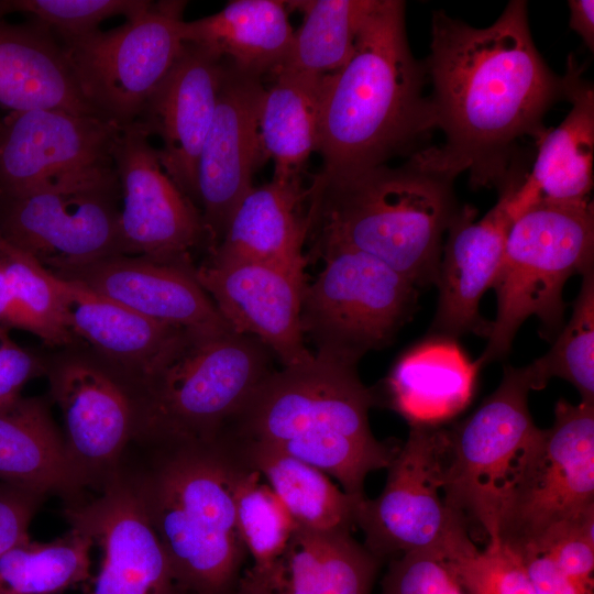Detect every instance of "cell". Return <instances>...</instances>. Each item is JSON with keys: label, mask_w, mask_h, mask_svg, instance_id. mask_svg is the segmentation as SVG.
Returning a JSON list of instances; mask_svg holds the SVG:
<instances>
[{"label": "cell", "mask_w": 594, "mask_h": 594, "mask_svg": "<svg viewBox=\"0 0 594 594\" xmlns=\"http://www.w3.org/2000/svg\"><path fill=\"white\" fill-rule=\"evenodd\" d=\"M194 273L227 323L260 340L283 366L312 355L300 322L305 270L210 253Z\"/></svg>", "instance_id": "obj_18"}, {"label": "cell", "mask_w": 594, "mask_h": 594, "mask_svg": "<svg viewBox=\"0 0 594 594\" xmlns=\"http://www.w3.org/2000/svg\"><path fill=\"white\" fill-rule=\"evenodd\" d=\"M525 174L518 165L512 166L498 188L497 202L481 219L476 220L477 210L469 205L453 216L442 245L431 336L457 339L473 333L488 338L492 321L481 316L480 301L493 286L509 229L520 213L515 193Z\"/></svg>", "instance_id": "obj_17"}, {"label": "cell", "mask_w": 594, "mask_h": 594, "mask_svg": "<svg viewBox=\"0 0 594 594\" xmlns=\"http://www.w3.org/2000/svg\"><path fill=\"white\" fill-rule=\"evenodd\" d=\"M227 62L183 43L174 64L145 102L135 122L162 142L161 163L196 204L199 154L212 122Z\"/></svg>", "instance_id": "obj_21"}, {"label": "cell", "mask_w": 594, "mask_h": 594, "mask_svg": "<svg viewBox=\"0 0 594 594\" xmlns=\"http://www.w3.org/2000/svg\"><path fill=\"white\" fill-rule=\"evenodd\" d=\"M306 202L314 253L361 251L417 288L436 285L443 234L460 208L451 180L411 161L336 177L316 174Z\"/></svg>", "instance_id": "obj_5"}, {"label": "cell", "mask_w": 594, "mask_h": 594, "mask_svg": "<svg viewBox=\"0 0 594 594\" xmlns=\"http://www.w3.org/2000/svg\"><path fill=\"white\" fill-rule=\"evenodd\" d=\"M46 374L63 416L69 460L87 490L99 494L135 439V402L101 362L70 356L48 366Z\"/></svg>", "instance_id": "obj_16"}, {"label": "cell", "mask_w": 594, "mask_h": 594, "mask_svg": "<svg viewBox=\"0 0 594 594\" xmlns=\"http://www.w3.org/2000/svg\"><path fill=\"white\" fill-rule=\"evenodd\" d=\"M0 481L58 496L65 506L88 498L44 398L0 405Z\"/></svg>", "instance_id": "obj_27"}, {"label": "cell", "mask_w": 594, "mask_h": 594, "mask_svg": "<svg viewBox=\"0 0 594 594\" xmlns=\"http://www.w3.org/2000/svg\"><path fill=\"white\" fill-rule=\"evenodd\" d=\"M120 131L95 116L48 109L9 112L0 127V196L114 168Z\"/></svg>", "instance_id": "obj_15"}, {"label": "cell", "mask_w": 594, "mask_h": 594, "mask_svg": "<svg viewBox=\"0 0 594 594\" xmlns=\"http://www.w3.org/2000/svg\"><path fill=\"white\" fill-rule=\"evenodd\" d=\"M518 557L536 594H594V586L563 573L547 553L530 552Z\"/></svg>", "instance_id": "obj_44"}, {"label": "cell", "mask_w": 594, "mask_h": 594, "mask_svg": "<svg viewBox=\"0 0 594 594\" xmlns=\"http://www.w3.org/2000/svg\"><path fill=\"white\" fill-rule=\"evenodd\" d=\"M274 84L264 90L258 134L264 156L274 162V179L301 178L309 156L317 148L319 94L322 78L277 70Z\"/></svg>", "instance_id": "obj_32"}, {"label": "cell", "mask_w": 594, "mask_h": 594, "mask_svg": "<svg viewBox=\"0 0 594 594\" xmlns=\"http://www.w3.org/2000/svg\"><path fill=\"white\" fill-rule=\"evenodd\" d=\"M4 242V240L0 237V245Z\"/></svg>", "instance_id": "obj_46"}, {"label": "cell", "mask_w": 594, "mask_h": 594, "mask_svg": "<svg viewBox=\"0 0 594 594\" xmlns=\"http://www.w3.org/2000/svg\"><path fill=\"white\" fill-rule=\"evenodd\" d=\"M185 2H151L117 28L58 40L97 114L120 128L138 120L183 46Z\"/></svg>", "instance_id": "obj_12"}, {"label": "cell", "mask_w": 594, "mask_h": 594, "mask_svg": "<svg viewBox=\"0 0 594 594\" xmlns=\"http://www.w3.org/2000/svg\"><path fill=\"white\" fill-rule=\"evenodd\" d=\"M9 331L0 326V405L21 396L24 385L47 370L34 353L13 341Z\"/></svg>", "instance_id": "obj_43"}, {"label": "cell", "mask_w": 594, "mask_h": 594, "mask_svg": "<svg viewBox=\"0 0 594 594\" xmlns=\"http://www.w3.org/2000/svg\"><path fill=\"white\" fill-rule=\"evenodd\" d=\"M243 466L217 435L133 441L119 471L173 568L183 594H235L249 558L234 493Z\"/></svg>", "instance_id": "obj_2"}, {"label": "cell", "mask_w": 594, "mask_h": 594, "mask_svg": "<svg viewBox=\"0 0 594 594\" xmlns=\"http://www.w3.org/2000/svg\"><path fill=\"white\" fill-rule=\"evenodd\" d=\"M377 404V392L362 383L356 365L312 353L270 372L219 435L289 454L364 498L366 476L387 469L400 447L372 433L369 413Z\"/></svg>", "instance_id": "obj_4"}, {"label": "cell", "mask_w": 594, "mask_h": 594, "mask_svg": "<svg viewBox=\"0 0 594 594\" xmlns=\"http://www.w3.org/2000/svg\"><path fill=\"white\" fill-rule=\"evenodd\" d=\"M307 188L301 178L272 179L252 187L232 212L210 253L305 270Z\"/></svg>", "instance_id": "obj_29"}, {"label": "cell", "mask_w": 594, "mask_h": 594, "mask_svg": "<svg viewBox=\"0 0 594 594\" xmlns=\"http://www.w3.org/2000/svg\"><path fill=\"white\" fill-rule=\"evenodd\" d=\"M264 90L262 77L240 72L227 62L197 165L196 202L209 251L218 245L235 207L253 187L254 170L264 156L258 134Z\"/></svg>", "instance_id": "obj_20"}, {"label": "cell", "mask_w": 594, "mask_h": 594, "mask_svg": "<svg viewBox=\"0 0 594 594\" xmlns=\"http://www.w3.org/2000/svg\"><path fill=\"white\" fill-rule=\"evenodd\" d=\"M152 1L144 0H9L0 1V18L21 13L29 21L50 30L57 40L85 35L98 30L105 20L118 15L132 19Z\"/></svg>", "instance_id": "obj_38"}, {"label": "cell", "mask_w": 594, "mask_h": 594, "mask_svg": "<svg viewBox=\"0 0 594 594\" xmlns=\"http://www.w3.org/2000/svg\"><path fill=\"white\" fill-rule=\"evenodd\" d=\"M70 528L102 549L99 572L85 594H183L166 552L141 503L118 470L91 499L65 506Z\"/></svg>", "instance_id": "obj_19"}, {"label": "cell", "mask_w": 594, "mask_h": 594, "mask_svg": "<svg viewBox=\"0 0 594 594\" xmlns=\"http://www.w3.org/2000/svg\"><path fill=\"white\" fill-rule=\"evenodd\" d=\"M530 391L524 367L505 365L498 387L448 429L444 498L487 544L495 541L502 510L543 430L529 411Z\"/></svg>", "instance_id": "obj_8"}, {"label": "cell", "mask_w": 594, "mask_h": 594, "mask_svg": "<svg viewBox=\"0 0 594 594\" xmlns=\"http://www.w3.org/2000/svg\"><path fill=\"white\" fill-rule=\"evenodd\" d=\"M94 544L76 528L50 542L19 541L0 556V594H63L87 583Z\"/></svg>", "instance_id": "obj_35"}, {"label": "cell", "mask_w": 594, "mask_h": 594, "mask_svg": "<svg viewBox=\"0 0 594 594\" xmlns=\"http://www.w3.org/2000/svg\"><path fill=\"white\" fill-rule=\"evenodd\" d=\"M113 162L122 199L120 254L190 261L191 250L208 243L201 212L165 172L140 123L121 128Z\"/></svg>", "instance_id": "obj_14"}, {"label": "cell", "mask_w": 594, "mask_h": 594, "mask_svg": "<svg viewBox=\"0 0 594 594\" xmlns=\"http://www.w3.org/2000/svg\"><path fill=\"white\" fill-rule=\"evenodd\" d=\"M374 3L375 0L286 1L287 7L302 14V23L295 31L288 56L277 70L312 78H323L339 70L351 58Z\"/></svg>", "instance_id": "obj_34"}, {"label": "cell", "mask_w": 594, "mask_h": 594, "mask_svg": "<svg viewBox=\"0 0 594 594\" xmlns=\"http://www.w3.org/2000/svg\"><path fill=\"white\" fill-rule=\"evenodd\" d=\"M116 168L0 196V237L54 274L119 255Z\"/></svg>", "instance_id": "obj_13"}, {"label": "cell", "mask_w": 594, "mask_h": 594, "mask_svg": "<svg viewBox=\"0 0 594 594\" xmlns=\"http://www.w3.org/2000/svg\"><path fill=\"white\" fill-rule=\"evenodd\" d=\"M286 8V1L233 0L211 15L184 21L183 42L210 51L240 72L274 74L295 33Z\"/></svg>", "instance_id": "obj_30"}, {"label": "cell", "mask_w": 594, "mask_h": 594, "mask_svg": "<svg viewBox=\"0 0 594 594\" xmlns=\"http://www.w3.org/2000/svg\"><path fill=\"white\" fill-rule=\"evenodd\" d=\"M542 356L524 366L532 391L553 377L573 385L581 402L594 404V267L582 274L572 315Z\"/></svg>", "instance_id": "obj_36"}, {"label": "cell", "mask_w": 594, "mask_h": 594, "mask_svg": "<svg viewBox=\"0 0 594 594\" xmlns=\"http://www.w3.org/2000/svg\"><path fill=\"white\" fill-rule=\"evenodd\" d=\"M234 502L238 529L251 565L267 564L283 552L293 537L297 528L293 517L263 477L244 463L237 481Z\"/></svg>", "instance_id": "obj_37"}, {"label": "cell", "mask_w": 594, "mask_h": 594, "mask_svg": "<svg viewBox=\"0 0 594 594\" xmlns=\"http://www.w3.org/2000/svg\"><path fill=\"white\" fill-rule=\"evenodd\" d=\"M424 65L444 142L415 152L409 161L451 182L468 172L473 189H498L514 165L517 140L538 141L547 131L546 113L565 99L563 78L534 43L522 0L510 1L487 28L435 11Z\"/></svg>", "instance_id": "obj_1"}, {"label": "cell", "mask_w": 594, "mask_h": 594, "mask_svg": "<svg viewBox=\"0 0 594 594\" xmlns=\"http://www.w3.org/2000/svg\"><path fill=\"white\" fill-rule=\"evenodd\" d=\"M56 277L74 337L103 356L101 363L133 397L182 330L151 320L77 282Z\"/></svg>", "instance_id": "obj_24"}, {"label": "cell", "mask_w": 594, "mask_h": 594, "mask_svg": "<svg viewBox=\"0 0 594 594\" xmlns=\"http://www.w3.org/2000/svg\"><path fill=\"white\" fill-rule=\"evenodd\" d=\"M255 470L285 505L296 526L317 532L351 531L360 503L321 470L268 446L218 435Z\"/></svg>", "instance_id": "obj_31"}, {"label": "cell", "mask_w": 594, "mask_h": 594, "mask_svg": "<svg viewBox=\"0 0 594 594\" xmlns=\"http://www.w3.org/2000/svg\"><path fill=\"white\" fill-rule=\"evenodd\" d=\"M323 267L302 295L300 322L314 354L356 365L387 345L417 305L418 288L382 261L350 248L319 253Z\"/></svg>", "instance_id": "obj_10"}, {"label": "cell", "mask_w": 594, "mask_h": 594, "mask_svg": "<svg viewBox=\"0 0 594 594\" xmlns=\"http://www.w3.org/2000/svg\"><path fill=\"white\" fill-rule=\"evenodd\" d=\"M594 512V404L561 398L502 510L495 541L520 556L540 552Z\"/></svg>", "instance_id": "obj_11"}, {"label": "cell", "mask_w": 594, "mask_h": 594, "mask_svg": "<svg viewBox=\"0 0 594 594\" xmlns=\"http://www.w3.org/2000/svg\"><path fill=\"white\" fill-rule=\"evenodd\" d=\"M582 65L569 56L564 82L565 99L572 106L563 121L538 140L531 172L519 191L530 204L539 200L585 201L593 188L594 90L582 77Z\"/></svg>", "instance_id": "obj_28"}, {"label": "cell", "mask_w": 594, "mask_h": 594, "mask_svg": "<svg viewBox=\"0 0 594 594\" xmlns=\"http://www.w3.org/2000/svg\"><path fill=\"white\" fill-rule=\"evenodd\" d=\"M480 370L455 339L431 336L395 362L381 403L409 426H441L469 406Z\"/></svg>", "instance_id": "obj_25"}, {"label": "cell", "mask_w": 594, "mask_h": 594, "mask_svg": "<svg viewBox=\"0 0 594 594\" xmlns=\"http://www.w3.org/2000/svg\"><path fill=\"white\" fill-rule=\"evenodd\" d=\"M272 354L260 340L232 328L182 330L133 396V441L216 437L273 371Z\"/></svg>", "instance_id": "obj_6"}, {"label": "cell", "mask_w": 594, "mask_h": 594, "mask_svg": "<svg viewBox=\"0 0 594 594\" xmlns=\"http://www.w3.org/2000/svg\"><path fill=\"white\" fill-rule=\"evenodd\" d=\"M0 326L28 331L52 346L76 339L56 275L7 241L0 245Z\"/></svg>", "instance_id": "obj_33"}, {"label": "cell", "mask_w": 594, "mask_h": 594, "mask_svg": "<svg viewBox=\"0 0 594 594\" xmlns=\"http://www.w3.org/2000/svg\"><path fill=\"white\" fill-rule=\"evenodd\" d=\"M424 62L409 48L405 2L375 0L348 63L322 78L317 175L336 177L386 164L436 128L424 95Z\"/></svg>", "instance_id": "obj_3"}, {"label": "cell", "mask_w": 594, "mask_h": 594, "mask_svg": "<svg viewBox=\"0 0 594 594\" xmlns=\"http://www.w3.org/2000/svg\"><path fill=\"white\" fill-rule=\"evenodd\" d=\"M447 563L468 594H536L520 558L503 546Z\"/></svg>", "instance_id": "obj_39"}, {"label": "cell", "mask_w": 594, "mask_h": 594, "mask_svg": "<svg viewBox=\"0 0 594 594\" xmlns=\"http://www.w3.org/2000/svg\"><path fill=\"white\" fill-rule=\"evenodd\" d=\"M1 121H2V118H0V127H1Z\"/></svg>", "instance_id": "obj_47"}, {"label": "cell", "mask_w": 594, "mask_h": 594, "mask_svg": "<svg viewBox=\"0 0 594 594\" xmlns=\"http://www.w3.org/2000/svg\"><path fill=\"white\" fill-rule=\"evenodd\" d=\"M380 594H468L447 561L427 552L389 560Z\"/></svg>", "instance_id": "obj_40"}, {"label": "cell", "mask_w": 594, "mask_h": 594, "mask_svg": "<svg viewBox=\"0 0 594 594\" xmlns=\"http://www.w3.org/2000/svg\"><path fill=\"white\" fill-rule=\"evenodd\" d=\"M570 28L583 40L588 50L594 48V1L570 0Z\"/></svg>", "instance_id": "obj_45"}, {"label": "cell", "mask_w": 594, "mask_h": 594, "mask_svg": "<svg viewBox=\"0 0 594 594\" xmlns=\"http://www.w3.org/2000/svg\"><path fill=\"white\" fill-rule=\"evenodd\" d=\"M47 495L0 481V556L29 537V526Z\"/></svg>", "instance_id": "obj_42"}, {"label": "cell", "mask_w": 594, "mask_h": 594, "mask_svg": "<svg viewBox=\"0 0 594 594\" xmlns=\"http://www.w3.org/2000/svg\"><path fill=\"white\" fill-rule=\"evenodd\" d=\"M381 564L351 531L297 527L277 558L246 566L235 594H371Z\"/></svg>", "instance_id": "obj_23"}, {"label": "cell", "mask_w": 594, "mask_h": 594, "mask_svg": "<svg viewBox=\"0 0 594 594\" xmlns=\"http://www.w3.org/2000/svg\"><path fill=\"white\" fill-rule=\"evenodd\" d=\"M447 448L448 429L410 426L382 493L360 503L356 526L364 547L380 561L427 552L451 562L480 552L465 520L444 498Z\"/></svg>", "instance_id": "obj_9"}, {"label": "cell", "mask_w": 594, "mask_h": 594, "mask_svg": "<svg viewBox=\"0 0 594 594\" xmlns=\"http://www.w3.org/2000/svg\"><path fill=\"white\" fill-rule=\"evenodd\" d=\"M540 552L573 580L594 586V512L553 536Z\"/></svg>", "instance_id": "obj_41"}, {"label": "cell", "mask_w": 594, "mask_h": 594, "mask_svg": "<svg viewBox=\"0 0 594 594\" xmlns=\"http://www.w3.org/2000/svg\"><path fill=\"white\" fill-rule=\"evenodd\" d=\"M594 267L592 200L539 199L514 220L492 288L497 312L487 345L476 360L480 369L501 361L529 317L540 321V333L551 342L564 322L566 280Z\"/></svg>", "instance_id": "obj_7"}, {"label": "cell", "mask_w": 594, "mask_h": 594, "mask_svg": "<svg viewBox=\"0 0 594 594\" xmlns=\"http://www.w3.org/2000/svg\"><path fill=\"white\" fill-rule=\"evenodd\" d=\"M194 268L191 260L160 261L119 254L55 275L179 330L231 328L197 282Z\"/></svg>", "instance_id": "obj_22"}, {"label": "cell", "mask_w": 594, "mask_h": 594, "mask_svg": "<svg viewBox=\"0 0 594 594\" xmlns=\"http://www.w3.org/2000/svg\"><path fill=\"white\" fill-rule=\"evenodd\" d=\"M0 107L99 117L84 97L57 37L32 21L0 18ZM100 118V117H99Z\"/></svg>", "instance_id": "obj_26"}]
</instances>
